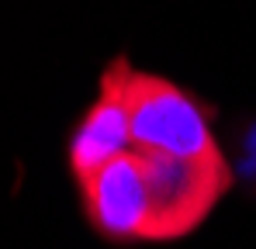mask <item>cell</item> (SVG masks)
Instances as JSON below:
<instances>
[{"label":"cell","instance_id":"obj_1","mask_svg":"<svg viewBox=\"0 0 256 249\" xmlns=\"http://www.w3.org/2000/svg\"><path fill=\"white\" fill-rule=\"evenodd\" d=\"M125 100L132 118V142L142 149H160L184 160L228 163L218 135L212 108L194 97L187 86L163 73L138 70L132 59L125 66Z\"/></svg>","mask_w":256,"mask_h":249},{"label":"cell","instance_id":"obj_2","mask_svg":"<svg viewBox=\"0 0 256 249\" xmlns=\"http://www.w3.org/2000/svg\"><path fill=\"white\" fill-rule=\"evenodd\" d=\"M80 211L90 232L111 246H138L149 242V201L146 176L135 146L118 160L100 166L94 176L76 184Z\"/></svg>","mask_w":256,"mask_h":249},{"label":"cell","instance_id":"obj_3","mask_svg":"<svg viewBox=\"0 0 256 249\" xmlns=\"http://www.w3.org/2000/svg\"><path fill=\"white\" fill-rule=\"evenodd\" d=\"M125 52L104 62L97 76V97L90 100V108L76 118V124L66 135V173L73 176V184L94 176L100 166H108L135 146L125 100Z\"/></svg>","mask_w":256,"mask_h":249}]
</instances>
